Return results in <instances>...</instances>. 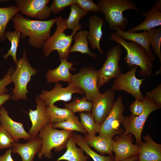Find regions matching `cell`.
Segmentation results:
<instances>
[{
	"label": "cell",
	"mask_w": 161,
	"mask_h": 161,
	"mask_svg": "<svg viewBox=\"0 0 161 161\" xmlns=\"http://www.w3.org/2000/svg\"><path fill=\"white\" fill-rule=\"evenodd\" d=\"M88 13V12L83 10L75 4L71 6L69 16L66 19L67 29H71L73 31L81 29L82 26L79 23V21Z\"/></svg>",
	"instance_id": "f546056e"
},
{
	"label": "cell",
	"mask_w": 161,
	"mask_h": 161,
	"mask_svg": "<svg viewBox=\"0 0 161 161\" xmlns=\"http://www.w3.org/2000/svg\"><path fill=\"white\" fill-rule=\"evenodd\" d=\"M74 93L83 95L84 93L80 88L72 82H69L68 86L63 87L60 83L58 82L51 90H43L38 96L47 106L54 105L56 102L62 100L65 102L69 101Z\"/></svg>",
	"instance_id": "7c38bea8"
},
{
	"label": "cell",
	"mask_w": 161,
	"mask_h": 161,
	"mask_svg": "<svg viewBox=\"0 0 161 161\" xmlns=\"http://www.w3.org/2000/svg\"><path fill=\"white\" fill-rule=\"evenodd\" d=\"M131 134L118 135L112 139V151L115 154L114 160L120 161L138 154L139 146L133 143Z\"/></svg>",
	"instance_id": "5bb4252c"
},
{
	"label": "cell",
	"mask_w": 161,
	"mask_h": 161,
	"mask_svg": "<svg viewBox=\"0 0 161 161\" xmlns=\"http://www.w3.org/2000/svg\"><path fill=\"white\" fill-rule=\"evenodd\" d=\"M75 4V0H54L50 6L51 12L57 14L65 8Z\"/></svg>",
	"instance_id": "8d00e7d4"
},
{
	"label": "cell",
	"mask_w": 161,
	"mask_h": 161,
	"mask_svg": "<svg viewBox=\"0 0 161 161\" xmlns=\"http://www.w3.org/2000/svg\"><path fill=\"white\" fill-rule=\"evenodd\" d=\"M88 31L86 30L80 31L74 35L73 39L75 43L69 49V53L79 52L83 54H86L93 59H95L97 55L92 52L89 47L87 37Z\"/></svg>",
	"instance_id": "484cf974"
},
{
	"label": "cell",
	"mask_w": 161,
	"mask_h": 161,
	"mask_svg": "<svg viewBox=\"0 0 161 161\" xmlns=\"http://www.w3.org/2000/svg\"><path fill=\"white\" fill-rule=\"evenodd\" d=\"M15 142L11 135L0 125V150L9 148Z\"/></svg>",
	"instance_id": "d590c367"
},
{
	"label": "cell",
	"mask_w": 161,
	"mask_h": 161,
	"mask_svg": "<svg viewBox=\"0 0 161 161\" xmlns=\"http://www.w3.org/2000/svg\"><path fill=\"white\" fill-rule=\"evenodd\" d=\"M110 39L117 43L126 50V55L125 61L129 66H139V75L143 77L150 76L153 73L154 66L151 60L145 49L139 44L132 41H127L115 32L112 33Z\"/></svg>",
	"instance_id": "7a4b0ae2"
},
{
	"label": "cell",
	"mask_w": 161,
	"mask_h": 161,
	"mask_svg": "<svg viewBox=\"0 0 161 161\" xmlns=\"http://www.w3.org/2000/svg\"><path fill=\"white\" fill-rule=\"evenodd\" d=\"M130 109L131 114L136 116L141 115L143 113L144 109L143 100H135L130 105Z\"/></svg>",
	"instance_id": "60d3db41"
},
{
	"label": "cell",
	"mask_w": 161,
	"mask_h": 161,
	"mask_svg": "<svg viewBox=\"0 0 161 161\" xmlns=\"http://www.w3.org/2000/svg\"><path fill=\"white\" fill-rule=\"evenodd\" d=\"M80 122L87 133L96 135L100 131L101 124L96 123L91 112H86L79 113Z\"/></svg>",
	"instance_id": "1f68e13d"
},
{
	"label": "cell",
	"mask_w": 161,
	"mask_h": 161,
	"mask_svg": "<svg viewBox=\"0 0 161 161\" xmlns=\"http://www.w3.org/2000/svg\"><path fill=\"white\" fill-rule=\"evenodd\" d=\"M142 16L146 17L145 19L127 31L136 32L140 30L147 31L161 26V0H157L148 12L143 13Z\"/></svg>",
	"instance_id": "ac0fdd59"
},
{
	"label": "cell",
	"mask_w": 161,
	"mask_h": 161,
	"mask_svg": "<svg viewBox=\"0 0 161 161\" xmlns=\"http://www.w3.org/2000/svg\"><path fill=\"white\" fill-rule=\"evenodd\" d=\"M60 61V64L57 68L47 71L46 76L47 83H58L61 81L71 82L72 75L70 70H74L72 66L74 64L68 61L67 59H65Z\"/></svg>",
	"instance_id": "603a6c76"
},
{
	"label": "cell",
	"mask_w": 161,
	"mask_h": 161,
	"mask_svg": "<svg viewBox=\"0 0 161 161\" xmlns=\"http://www.w3.org/2000/svg\"><path fill=\"white\" fill-rule=\"evenodd\" d=\"M138 66H134L127 72L122 73L115 78L112 88L114 91H123L131 95L135 100H143L144 96L140 91V87L145 79H139L136 76Z\"/></svg>",
	"instance_id": "8fae6325"
},
{
	"label": "cell",
	"mask_w": 161,
	"mask_h": 161,
	"mask_svg": "<svg viewBox=\"0 0 161 161\" xmlns=\"http://www.w3.org/2000/svg\"><path fill=\"white\" fill-rule=\"evenodd\" d=\"M56 28L54 34L45 41L43 45V51L45 56L48 57L54 50H57L59 54V61L67 59L69 56V49L73 39L75 30L70 35H67L64 31L67 29L66 19L61 16L57 17Z\"/></svg>",
	"instance_id": "5b68a950"
},
{
	"label": "cell",
	"mask_w": 161,
	"mask_h": 161,
	"mask_svg": "<svg viewBox=\"0 0 161 161\" xmlns=\"http://www.w3.org/2000/svg\"><path fill=\"white\" fill-rule=\"evenodd\" d=\"M145 142L139 145L138 161H161V144L155 142L147 134L143 137Z\"/></svg>",
	"instance_id": "ffe728a7"
},
{
	"label": "cell",
	"mask_w": 161,
	"mask_h": 161,
	"mask_svg": "<svg viewBox=\"0 0 161 161\" xmlns=\"http://www.w3.org/2000/svg\"><path fill=\"white\" fill-rule=\"evenodd\" d=\"M98 70L90 67H83L77 74L72 75L71 82L81 89L89 101H92L101 93L97 85Z\"/></svg>",
	"instance_id": "30bf717a"
},
{
	"label": "cell",
	"mask_w": 161,
	"mask_h": 161,
	"mask_svg": "<svg viewBox=\"0 0 161 161\" xmlns=\"http://www.w3.org/2000/svg\"><path fill=\"white\" fill-rule=\"evenodd\" d=\"M14 68H10L4 77L0 80V95L7 94L8 92L6 86L12 82L11 75L14 71Z\"/></svg>",
	"instance_id": "f35d334b"
},
{
	"label": "cell",
	"mask_w": 161,
	"mask_h": 161,
	"mask_svg": "<svg viewBox=\"0 0 161 161\" xmlns=\"http://www.w3.org/2000/svg\"><path fill=\"white\" fill-rule=\"evenodd\" d=\"M75 143L81 148L84 152L91 157L94 161H114V156H104L98 154L90 148L81 135L73 133L72 135Z\"/></svg>",
	"instance_id": "4316f807"
},
{
	"label": "cell",
	"mask_w": 161,
	"mask_h": 161,
	"mask_svg": "<svg viewBox=\"0 0 161 161\" xmlns=\"http://www.w3.org/2000/svg\"><path fill=\"white\" fill-rule=\"evenodd\" d=\"M54 128H60L71 131H76L86 134H87L84 129L78 117L74 114L71 117L63 122L52 124Z\"/></svg>",
	"instance_id": "4dcf8cb0"
},
{
	"label": "cell",
	"mask_w": 161,
	"mask_h": 161,
	"mask_svg": "<svg viewBox=\"0 0 161 161\" xmlns=\"http://www.w3.org/2000/svg\"><path fill=\"white\" fill-rule=\"evenodd\" d=\"M75 4L83 10L96 13L100 11L99 6L92 0H75Z\"/></svg>",
	"instance_id": "74e56055"
},
{
	"label": "cell",
	"mask_w": 161,
	"mask_h": 161,
	"mask_svg": "<svg viewBox=\"0 0 161 161\" xmlns=\"http://www.w3.org/2000/svg\"><path fill=\"white\" fill-rule=\"evenodd\" d=\"M49 0H16L19 11L22 14L41 20L49 17L51 11L47 6Z\"/></svg>",
	"instance_id": "9a60e30c"
},
{
	"label": "cell",
	"mask_w": 161,
	"mask_h": 161,
	"mask_svg": "<svg viewBox=\"0 0 161 161\" xmlns=\"http://www.w3.org/2000/svg\"><path fill=\"white\" fill-rule=\"evenodd\" d=\"M57 18L47 20H32L17 14L12 18L15 30L21 33V38L29 37V42L32 47L40 49L45 41L51 36V29Z\"/></svg>",
	"instance_id": "6da1fadb"
},
{
	"label": "cell",
	"mask_w": 161,
	"mask_h": 161,
	"mask_svg": "<svg viewBox=\"0 0 161 161\" xmlns=\"http://www.w3.org/2000/svg\"><path fill=\"white\" fill-rule=\"evenodd\" d=\"M115 91L110 89L100 93L92 101L91 113L95 122L101 124L110 113L113 107Z\"/></svg>",
	"instance_id": "4fadbf2b"
},
{
	"label": "cell",
	"mask_w": 161,
	"mask_h": 161,
	"mask_svg": "<svg viewBox=\"0 0 161 161\" xmlns=\"http://www.w3.org/2000/svg\"><path fill=\"white\" fill-rule=\"evenodd\" d=\"M11 154V148L7 150L3 155H0V161H14Z\"/></svg>",
	"instance_id": "b9f144b4"
},
{
	"label": "cell",
	"mask_w": 161,
	"mask_h": 161,
	"mask_svg": "<svg viewBox=\"0 0 161 161\" xmlns=\"http://www.w3.org/2000/svg\"><path fill=\"white\" fill-rule=\"evenodd\" d=\"M150 44L154 53L158 57L161 63V26L147 31Z\"/></svg>",
	"instance_id": "836d02e7"
},
{
	"label": "cell",
	"mask_w": 161,
	"mask_h": 161,
	"mask_svg": "<svg viewBox=\"0 0 161 161\" xmlns=\"http://www.w3.org/2000/svg\"><path fill=\"white\" fill-rule=\"evenodd\" d=\"M143 101L144 105L143 113L139 116L131 114L125 117L123 124L125 130L123 134L134 135L136 139V145H138L142 141V133L147 118L151 112L160 109L148 96H144Z\"/></svg>",
	"instance_id": "ba28073f"
},
{
	"label": "cell",
	"mask_w": 161,
	"mask_h": 161,
	"mask_svg": "<svg viewBox=\"0 0 161 161\" xmlns=\"http://www.w3.org/2000/svg\"><path fill=\"white\" fill-rule=\"evenodd\" d=\"M83 138L89 147L93 148L100 155H113L112 148V139L103 137L87 133Z\"/></svg>",
	"instance_id": "cb8c5ba5"
},
{
	"label": "cell",
	"mask_w": 161,
	"mask_h": 161,
	"mask_svg": "<svg viewBox=\"0 0 161 161\" xmlns=\"http://www.w3.org/2000/svg\"><path fill=\"white\" fill-rule=\"evenodd\" d=\"M92 106V102L88 100L85 96L81 98L75 97L72 102L64 104L65 108L69 109L74 114L77 112H91Z\"/></svg>",
	"instance_id": "d6a6232c"
},
{
	"label": "cell",
	"mask_w": 161,
	"mask_h": 161,
	"mask_svg": "<svg viewBox=\"0 0 161 161\" xmlns=\"http://www.w3.org/2000/svg\"><path fill=\"white\" fill-rule=\"evenodd\" d=\"M112 30L123 39L136 43L142 46L152 61L155 60V55L153 53L150 47L149 38L147 31L140 32H129L114 28Z\"/></svg>",
	"instance_id": "7402d4cb"
},
{
	"label": "cell",
	"mask_w": 161,
	"mask_h": 161,
	"mask_svg": "<svg viewBox=\"0 0 161 161\" xmlns=\"http://www.w3.org/2000/svg\"><path fill=\"white\" fill-rule=\"evenodd\" d=\"M10 94H4L0 95V107L10 98Z\"/></svg>",
	"instance_id": "7bdbcfd3"
},
{
	"label": "cell",
	"mask_w": 161,
	"mask_h": 161,
	"mask_svg": "<svg viewBox=\"0 0 161 161\" xmlns=\"http://www.w3.org/2000/svg\"><path fill=\"white\" fill-rule=\"evenodd\" d=\"M21 35V33L16 30L13 32L7 31L5 33V36L6 38L10 41L11 46L10 50L3 57L5 59H6L8 57L11 56L15 64L17 61L16 54Z\"/></svg>",
	"instance_id": "e575fe53"
},
{
	"label": "cell",
	"mask_w": 161,
	"mask_h": 161,
	"mask_svg": "<svg viewBox=\"0 0 161 161\" xmlns=\"http://www.w3.org/2000/svg\"><path fill=\"white\" fill-rule=\"evenodd\" d=\"M0 123L16 142L20 139L26 141L32 138L25 130L23 123L13 120L9 116L7 111L2 106L0 107Z\"/></svg>",
	"instance_id": "e0dca14e"
},
{
	"label": "cell",
	"mask_w": 161,
	"mask_h": 161,
	"mask_svg": "<svg viewBox=\"0 0 161 161\" xmlns=\"http://www.w3.org/2000/svg\"><path fill=\"white\" fill-rule=\"evenodd\" d=\"M139 159L138 154L132 156L125 160L118 161H138Z\"/></svg>",
	"instance_id": "ee69618b"
},
{
	"label": "cell",
	"mask_w": 161,
	"mask_h": 161,
	"mask_svg": "<svg viewBox=\"0 0 161 161\" xmlns=\"http://www.w3.org/2000/svg\"><path fill=\"white\" fill-rule=\"evenodd\" d=\"M122 54L121 47L118 44L107 52L106 59L98 70L97 85L99 89L112 79L115 78L122 73L119 64Z\"/></svg>",
	"instance_id": "9c48e42d"
},
{
	"label": "cell",
	"mask_w": 161,
	"mask_h": 161,
	"mask_svg": "<svg viewBox=\"0 0 161 161\" xmlns=\"http://www.w3.org/2000/svg\"><path fill=\"white\" fill-rule=\"evenodd\" d=\"M104 20L101 17L92 16L89 19V30L87 37L92 49H97L101 54L104 52L100 46L103 32L102 27Z\"/></svg>",
	"instance_id": "44dd1931"
},
{
	"label": "cell",
	"mask_w": 161,
	"mask_h": 161,
	"mask_svg": "<svg viewBox=\"0 0 161 161\" xmlns=\"http://www.w3.org/2000/svg\"><path fill=\"white\" fill-rule=\"evenodd\" d=\"M19 11L18 7L14 5L0 7V41L1 43L3 42L6 39L5 33L7 24Z\"/></svg>",
	"instance_id": "83f0119b"
},
{
	"label": "cell",
	"mask_w": 161,
	"mask_h": 161,
	"mask_svg": "<svg viewBox=\"0 0 161 161\" xmlns=\"http://www.w3.org/2000/svg\"><path fill=\"white\" fill-rule=\"evenodd\" d=\"M35 101L37 104L36 109H29V115L32 123V126L29 134L32 138H36L42 128L46 125L50 123L46 111V106L37 96Z\"/></svg>",
	"instance_id": "2e32d148"
},
{
	"label": "cell",
	"mask_w": 161,
	"mask_h": 161,
	"mask_svg": "<svg viewBox=\"0 0 161 161\" xmlns=\"http://www.w3.org/2000/svg\"><path fill=\"white\" fill-rule=\"evenodd\" d=\"M97 4L111 29L116 28L124 30L129 20L127 17L123 16V12L129 10L139 11V8L129 0H100Z\"/></svg>",
	"instance_id": "3957f363"
},
{
	"label": "cell",
	"mask_w": 161,
	"mask_h": 161,
	"mask_svg": "<svg viewBox=\"0 0 161 161\" xmlns=\"http://www.w3.org/2000/svg\"><path fill=\"white\" fill-rule=\"evenodd\" d=\"M46 109L50 123L52 124L64 121L74 114L68 109L60 108L54 105L47 106Z\"/></svg>",
	"instance_id": "f1b7e54d"
},
{
	"label": "cell",
	"mask_w": 161,
	"mask_h": 161,
	"mask_svg": "<svg viewBox=\"0 0 161 161\" xmlns=\"http://www.w3.org/2000/svg\"><path fill=\"white\" fill-rule=\"evenodd\" d=\"M52 124L49 123L45 125L40 131L38 137L42 140L41 149L38 154L39 159L43 156L46 158L51 159L53 158L52 150L55 149L56 152H59L66 148L69 138L73 131L65 130H59L53 128Z\"/></svg>",
	"instance_id": "277c9868"
},
{
	"label": "cell",
	"mask_w": 161,
	"mask_h": 161,
	"mask_svg": "<svg viewBox=\"0 0 161 161\" xmlns=\"http://www.w3.org/2000/svg\"><path fill=\"white\" fill-rule=\"evenodd\" d=\"M42 144V139L38 136L29 140L26 143L14 142L12 144V153L18 154L22 161H33L35 155L39 152Z\"/></svg>",
	"instance_id": "d6986e66"
},
{
	"label": "cell",
	"mask_w": 161,
	"mask_h": 161,
	"mask_svg": "<svg viewBox=\"0 0 161 161\" xmlns=\"http://www.w3.org/2000/svg\"><path fill=\"white\" fill-rule=\"evenodd\" d=\"M124 109L122 97L120 95L114 101L110 113L101 124L98 132L99 136L112 139L114 136L123 133L124 129L122 126L125 117L123 114Z\"/></svg>",
	"instance_id": "52a82bcc"
},
{
	"label": "cell",
	"mask_w": 161,
	"mask_h": 161,
	"mask_svg": "<svg viewBox=\"0 0 161 161\" xmlns=\"http://www.w3.org/2000/svg\"><path fill=\"white\" fill-rule=\"evenodd\" d=\"M16 69L11 75V80L15 85L13 90L12 99L16 101L21 99L26 100V94L28 83L32 76L35 74L37 71L30 64L25 50L21 58L16 63Z\"/></svg>",
	"instance_id": "8992f818"
},
{
	"label": "cell",
	"mask_w": 161,
	"mask_h": 161,
	"mask_svg": "<svg viewBox=\"0 0 161 161\" xmlns=\"http://www.w3.org/2000/svg\"><path fill=\"white\" fill-rule=\"evenodd\" d=\"M66 148L65 153L55 161H88L90 157L87 154H84L81 148L77 147L72 136L68 140Z\"/></svg>",
	"instance_id": "d4e9b609"
},
{
	"label": "cell",
	"mask_w": 161,
	"mask_h": 161,
	"mask_svg": "<svg viewBox=\"0 0 161 161\" xmlns=\"http://www.w3.org/2000/svg\"><path fill=\"white\" fill-rule=\"evenodd\" d=\"M146 96L150 97L160 108L161 107V85L159 84L151 90L145 93Z\"/></svg>",
	"instance_id": "ab89813d"
}]
</instances>
